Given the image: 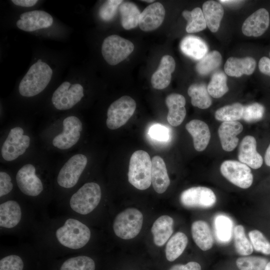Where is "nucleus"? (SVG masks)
<instances>
[{
	"mask_svg": "<svg viewBox=\"0 0 270 270\" xmlns=\"http://www.w3.org/2000/svg\"><path fill=\"white\" fill-rule=\"evenodd\" d=\"M176 62L174 58L170 55L164 56L160 61L157 70L151 78V84L154 88L162 90L170 84L172 74L174 70Z\"/></svg>",
	"mask_w": 270,
	"mask_h": 270,
	"instance_id": "nucleus-21",
	"label": "nucleus"
},
{
	"mask_svg": "<svg viewBox=\"0 0 270 270\" xmlns=\"http://www.w3.org/2000/svg\"><path fill=\"white\" fill-rule=\"evenodd\" d=\"M188 94L191 98V103L194 106L201 109L208 108L212 104V100L204 84H194L188 90Z\"/></svg>",
	"mask_w": 270,
	"mask_h": 270,
	"instance_id": "nucleus-32",
	"label": "nucleus"
},
{
	"mask_svg": "<svg viewBox=\"0 0 270 270\" xmlns=\"http://www.w3.org/2000/svg\"><path fill=\"white\" fill-rule=\"evenodd\" d=\"M94 260L86 255H78L67 258L62 264L60 270H95Z\"/></svg>",
	"mask_w": 270,
	"mask_h": 270,
	"instance_id": "nucleus-35",
	"label": "nucleus"
},
{
	"mask_svg": "<svg viewBox=\"0 0 270 270\" xmlns=\"http://www.w3.org/2000/svg\"><path fill=\"white\" fill-rule=\"evenodd\" d=\"M24 266L22 256L15 253L6 255L0 260V270H23Z\"/></svg>",
	"mask_w": 270,
	"mask_h": 270,
	"instance_id": "nucleus-43",
	"label": "nucleus"
},
{
	"mask_svg": "<svg viewBox=\"0 0 270 270\" xmlns=\"http://www.w3.org/2000/svg\"><path fill=\"white\" fill-rule=\"evenodd\" d=\"M142 223V213L136 208H128L116 216L113 230L115 234L122 239H132L140 233Z\"/></svg>",
	"mask_w": 270,
	"mask_h": 270,
	"instance_id": "nucleus-8",
	"label": "nucleus"
},
{
	"mask_svg": "<svg viewBox=\"0 0 270 270\" xmlns=\"http://www.w3.org/2000/svg\"><path fill=\"white\" fill-rule=\"evenodd\" d=\"M150 136L158 141L165 142L169 138V130L167 128L160 124L152 126L148 131Z\"/></svg>",
	"mask_w": 270,
	"mask_h": 270,
	"instance_id": "nucleus-46",
	"label": "nucleus"
},
{
	"mask_svg": "<svg viewBox=\"0 0 270 270\" xmlns=\"http://www.w3.org/2000/svg\"><path fill=\"white\" fill-rule=\"evenodd\" d=\"M256 67V62L252 57L242 58L230 57L224 64V70L229 76L240 77L243 74H252Z\"/></svg>",
	"mask_w": 270,
	"mask_h": 270,
	"instance_id": "nucleus-25",
	"label": "nucleus"
},
{
	"mask_svg": "<svg viewBox=\"0 0 270 270\" xmlns=\"http://www.w3.org/2000/svg\"><path fill=\"white\" fill-rule=\"evenodd\" d=\"M16 22L18 28L26 32H33L50 26L53 18L48 13L40 10H35L22 13Z\"/></svg>",
	"mask_w": 270,
	"mask_h": 270,
	"instance_id": "nucleus-16",
	"label": "nucleus"
},
{
	"mask_svg": "<svg viewBox=\"0 0 270 270\" xmlns=\"http://www.w3.org/2000/svg\"><path fill=\"white\" fill-rule=\"evenodd\" d=\"M238 159L253 169L261 167L263 159L256 150V142L252 136H246L241 141L238 152Z\"/></svg>",
	"mask_w": 270,
	"mask_h": 270,
	"instance_id": "nucleus-18",
	"label": "nucleus"
},
{
	"mask_svg": "<svg viewBox=\"0 0 270 270\" xmlns=\"http://www.w3.org/2000/svg\"><path fill=\"white\" fill-rule=\"evenodd\" d=\"M243 130L242 124L238 121L224 122L218 129V134L222 149L226 152L233 150L238 146L237 136Z\"/></svg>",
	"mask_w": 270,
	"mask_h": 270,
	"instance_id": "nucleus-20",
	"label": "nucleus"
},
{
	"mask_svg": "<svg viewBox=\"0 0 270 270\" xmlns=\"http://www.w3.org/2000/svg\"><path fill=\"white\" fill-rule=\"evenodd\" d=\"M191 231L192 238L200 248L206 251L212 248L214 238L206 222L202 220L194 222L192 224Z\"/></svg>",
	"mask_w": 270,
	"mask_h": 270,
	"instance_id": "nucleus-27",
	"label": "nucleus"
},
{
	"mask_svg": "<svg viewBox=\"0 0 270 270\" xmlns=\"http://www.w3.org/2000/svg\"><path fill=\"white\" fill-rule=\"evenodd\" d=\"M30 144V138L24 134L23 128L16 126L10 129L2 144L1 154L6 162H12L25 153Z\"/></svg>",
	"mask_w": 270,
	"mask_h": 270,
	"instance_id": "nucleus-11",
	"label": "nucleus"
},
{
	"mask_svg": "<svg viewBox=\"0 0 270 270\" xmlns=\"http://www.w3.org/2000/svg\"><path fill=\"white\" fill-rule=\"evenodd\" d=\"M258 68L262 73L270 76V58L262 57L258 62Z\"/></svg>",
	"mask_w": 270,
	"mask_h": 270,
	"instance_id": "nucleus-48",
	"label": "nucleus"
},
{
	"mask_svg": "<svg viewBox=\"0 0 270 270\" xmlns=\"http://www.w3.org/2000/svg\"><path fill=\"white\" fill-rule=\"evenodd\" d=\"M36 248L78 252L90 242L92 232L82 220L70 214L38 222L34 232Z\"/></svg>",
	"mask_w": 270,
	"mask_h": 270,
	"instance_id": "nucleus-1",
	"label": "nucleus"
},
{
	"mask_svg": "<svg viewBox=\"0 0 270 270\" xmlns=\"http://www.w3.org/2000/svg\"><path fill=\"white\" fill-rule=\"evenodd\" d=\"M134 44L118 35H110L104 40L102 53L105 60L111 66L125 60L134 50Z\"/></svg>",
	"mask_w": 270,
	"mask_h": 270,
	"instance_id": "nucleus-9",
	"label": "nucleus"
},
{
	"mask_svg": "<svg viewBox=\"0 0 270 270\" xmlns=\"http://www.w3.org/2000/svg\"><path fill=\"white\" fill-rule=\"evenodd\" d=\"M267 263L266 258L256 256L240 257L236 260L240 270H264Z\"/></svg>",
	"mask_w": 270,
	"mask_h": 270,
	"instance_id": "nucleus-40",
	"label": "nucleus"
},
{
	"mask_svg": "<svg viewBox=\"0 0 270 270\" xmlns=\"http://www.w3.org/2000/svg\"><path fill=\"white\" fill-rule=\"evenodd\" d=\"M174 220L168 216L159 217L153 224L151 232L154 244L158 246L164 245L173 232Z\"/></svg>",
	"mask_w": 270,
	"mask_h": 270,
	"instance_id": "nucleus-26",
	"label": "nucleus"
},
{
	"mask_svg": "<svg viewBox=\"0 0 270 270\" xmlns=\"http://www.w3.org/2000/svg\"><path fill=\"white\" fill-rule=\"evenodd\" d=\"M180 201L186 208H208L216 204V198L210 188L195 186L184 190L180 194Z\"/></svg>",
	"mask_w": 270,
	"mask_h": 270,
	"instance_id": "nucleus-15",
	"label": "nucleus"
},
{
	"mask_svg": "<svg viewBox=\"0 0 270 270\" xmlns=\"http://www.w3.org/2000/svg\"><path fill=\"white\" fill-rule=\"evenodd\" d=\"M14 188V183L10 175L6 172H0V202L6 200Z\"/></svg>",
	"mask_w": 270,
	"mask_h": 270,
	"instance_id": "nucleus-45",
	"label": "nucleus"
},
{
	"mask_svg": "<svg viewBox=\"0 0 270 270\" xmlns=\"http://www.w3.org/2000/svg\"><path fill=\"white\" fill-rule=\"evenodd\" d=\"M220 171L229 182L242 188H248L252 184L253 175L250 168L240 162L225 160L220 166Z\"/></svg>",
	"mask_w": 270,
	"mask_h": 270,
	"instance_id": "nucleus-13",
	"label": "nucleus"
},
{
	"mask_svg": "<svg viewBox=\"0 0 270 270\" xmlns=\"http://www.w3.org/2000/svg\"><path fill=\"white\" fill-rule=\"evenodd\" d=\"M151 180L154 190L158 194H162L170 184L166 164L163 159L158 156L152 159Z\"/></svg>",
	"mask_w": 270,
	"mask_h": 270,
	"instance_id": "nucleus-24",
	"label": "nucleus"
},
{
	"mask_svg": "<svg viewBox=\"0 0 270 270\" xmlns=\"http://www.w3.org/2000/svg\"><path fill=\"white\" fill-rule=\"evenodd\" d=\"M84 96L82 85L79 84H71L68 82H64L54 92L52 102L57 110H67L78 104Z\"/></svg>",
	"mask_w": 270,
	"mask_h": 270,
	"instance_id": "nucleus-14",
	"label": "nucleus"
},
{
	"mask_svg": "<svg viewBox=\"0 0 270 270\" xmlns=\"http://www.w3.org/2000/svg\"><path fill=\"white\" fill-rule=\"evenodd\" d=\"M15 182L21 194L34 204H43L41 198L44 192V184L33 164H26L20 167L16 174Z\"/></svg>",
	"mask_w": 270,
	"mask_h": 270,
	"instance_id": "nucleus-4",
	"label": "nucleus"
},
{
	"mask_svg": "<svg viewBox=\"0 0 270 270\" xmlns=\"http://www.w3.org/2000/svg\"><path fill=\"white\" fill-rule=\"evenodd\" d=\"M233 236L236 252L241 256H248L253 252L250 240L247 238L244 227L236 225L234 228Z\"/></svg>",
	"mask_w": 270,
	"mask_h": 270,
	"instance_id": "nucleus-39",
	"label": "nucleus"
},
{
	"mask_svg": "<svg viewBox=\"0 0 270 270\" xmlns=\"http://www.w3.org/2000/svg\"><path fill=\"white\" fill-rule=\"evenodd\" d=\"M270 24L268 11L261 8L250 15L244 22L242 32L246 36L258 37L264 34Z\"/></svg>",
	"mask_w": 270,
	"mask_h": 270,
	"instance_id": "nucleus-17",
	"label": "nucleus"
},
{
	"mask_svg": "<svg viewBox=\"0 0 270 270\" xmlns=\"http://www.w3.org/2000/svg\"><path fill=\"white\" fill-rule=\"evenodd\" d=\"M142 2H154V0H142Z\"/></svg>",
	"mask_w": 270,
	"mask_h": 270,
	"instance_id": "nucleus-53",
	"label": "nucleus"
},
{
	"mask_svg": "<svg viewBox=\"0 0 270 270\" xmlns=\"http://www.w3.org/2000/svg\"><path fill=\"white\" fill-rule=\"evenodd\" d=\"M168 270H202V268L198 262H190L186 264H174L171 266Z\"/></svg>",
	"mask_w": 270,
	"mask_h": 270,
	"instance_id": "nucleus-47",
	"label": "nucleus"
},
{
	"mask_svg": "<svg viewBox=\"0 0 270 270\" xmlns=\"http://www.w3.org/2000/svg\"><path fill=\"white\" fill-rule=\"evenodd\" d=\"M152 160L148 152L142 150L134 152L129 164L128 180L137 189L144 190L151 184Z\"/></svg>",
	"mask_w": 270,
	"mask_h": 270,
	"instance_id": "nucleus-6",
	"label": "nucleus"
},
{
	"mask_svg": "<svg viewBox=\"0 0 270 270\" xmlns=\"http://www.w3.org/2000/svg\"><path fill=\"white\" fill-rule=\"evenodd\" d=\"M226 74L222 71H217L212 76L207 90L210 96L214 98L222 97L228 90Z\"/></svg>",
	"mask_w": 270,
	"mask_h": 270,
	"instance_id": "nucleus-37",
	"label": "nucleus"
},
{
	"mask_svg": "<svg viewBox=\"0 0 270 270\" xmlns=\"http://www.w3.org/2000/svg\"><path fill=\"white\" fill-rule=\"evenodd\" d=\"M123 2L122 0H108L100 7L98 11L100 17L104 20H111L115 16L118 8Z\"/></svg>",
	"mask_w": 270,
	"mask_h": 270,
	"instance_id": "nucleus-44",
	"label": "nucleus"
},
{
	"mask_svg": "<svg viewBox=\"0 0 270 270\" xmlns=\"http://www.w3.org/2000/svg\"><path fill=\"white\" fill-rule=\"evenodd\" d=\"M264 106L257 102L252 103L244 106L242 118L248 122H258L264 116Z\"/></svg>",
	"mask_w": 270,
	"mask_h": 270,
	"instance_id": "nucleus-42",
	"label": "nucleus"
},
{
	"mask_svg": "<svg viewBox=\"0 0 270 270\" xmlns=\"http://www.w3.org/2000/svg\"><path fill=\"white\" fill-rule=\"evenodd\" d=\"M82 130V124L79 118L68 116L62 121V132L54 138L52 144L58 149L68 150L78 143Z\"/></svg>",
	"mask_w": 270,
	"mask_h": 270,
	"instance_id": "nucleus-12",
	"label": "nucleus"
},
{
	"mask_svg": "<svg viewBox=\"0 0 270 270\" xmlns=\"http://www.w3.org/2000/svg\"><path fill=\"white\" fill-rule=\"evenodd\" d=\"M186 128L192 137L194 149L198 152L204 150L210 139L208 124L200 120H192L186 124Z\"/></svg>",
	"mask_w": 270,
	"mask_h": 270,
	"instance_id": "nucleus-23",
	"label": "nucleus"
},
{
	"mask_svg": "<svg viewBox=\"0 0 270 270\" xmlns=\"http://www.w3.org/2000/svg\"><path fill=\"white\" fill-rule=\"evenodd\" d=\"M220 2L223 4H235L239 3L241 2H242V0H220Z\"/></svg>",
	"mask_w": 270,
	"mask_h": 270,
	"instance_id": "nucleus-51",
	"label": "nucleus"
},
{
	"mask_svg": "<svg viewBox=\"0 0 270 270\" xmlns=\"http://www.w3.org/2000/svg\"><path fill=\"white\" fill-rule=\"evenodd\" d=\"M102 197L100 186L95 182H87L68 197L63 207L67 214L82 220L98 208Z\"/></svg>",
	"mask_w": 270,
	"mask_h": 270,
	"instance_id": "nucleus-3",
	"label": "nucleus"
},
{
	"mask_svg": "<svg viewBox=\"0 0 270 270\" xmlns=\"http://www.w3.org/2000/svg\"><path fill=\"white\" fill-rule=\"evenodd\" d=\"M202 11L210 30L212 32H216L224 14L222 6L218 2L208 0L203 4Z\"/></svg>",
	"mask_w": 270,
	"mask_h": 270,
	"instance_id": "nucleus-29",
	"label": "nucleus"
},
{
	"mask_svg": "<svg viewBox=\"0 0 270 270\" xmlns=\"http://www.w3.org/2000/svg\"><path fill=\"white\" fill-rule=\"evenodd\" d=\"M264 270H270V261L266 264Z\"/></svg>",
	"mask_w": 270,
	"mask_h": 270,
	"instance_id": "nucleus-52",
	"label": "nucleus"
},
{
	"mask_svg": "<svg viewBox=\"0 0 270 270\" xmlns=\"http://www.w3.org/2000/svg\"><path fill=\"white\" fill-rule=\"evenodd\" d=\"M165 13V9L160 2H156L148 6L140 14V28L144 32L156 29L164 22Z\"/></svg>",
	"mask_w": 270,
	"mask_h": 270,
	"instance_id": "nucleus-19",
	"label": "nucleus"
},
{
	"mask_svg": "<svg viewBox=\"0 0 270 270\" xmlns=\"http://www.w3.org/2000/svg\"><path fill=\"white\" fill-rule=\"evenodd\" d=\"M87 157L78 154L71 156L58 173L56 182L58 187L65 191L76 186L86 166Z\"/></svg>",
	"mask_w": 270,
	"mask_h": 270,
	"instance_id": "nucleus-7",
	"label": "nucleus"
},
{
	"mask_svg": "<svg viewBox=\"0 0 270 270\" xmlns=\"http://www.w3.org/2000/svg\"><path fill=\"white\" fill-rule=\"evenodd\" d=\"M188 242L186 236L178 232L168 240L166 247V256L168 260L173 262L184 252Z\"/></svg>",
	"mask_w": 270,
	"mask_h": 270,
	"instance_id": "nucleus-33",
	"label": "nucleus"
},
{
	"mask_svg": "<svg viewBox=\"0 0 270 270\" xmlns=\"http://www.w3.org/2000/svg\"><path fill=\"white\" fill-rule=\"evenodd\" d=\"M216 240L220 244H227L230 240L234 230L232 220L227 216L218 214L214 220Z\"/></svg>",
	"mask_w": 270,
	"mask_h": 270,
	"instance_id": "nucleus-31",
	"label": "nucleus"
},
{
	"mask_svg": "<svg viewBox=\"0 0 270 270\" xmlns=\"http://www.w3.org/2000/svg\"><path fill=\"white\" fill-rule=\"evenodd\" d=\"M12 2L16 5L24 7H30L34 6L37 0H12Z\"/></svg>",
	"mask_w": 270,
	"mask_h": 270,
	"instance_id": "nucleus-49",
	"label": "nucleus"
},
{
	"mask_svg": "<svg viewBox=\"0 0 270 270\" xmlns=\"http://www.w3.org/2000/svg\"><path fill=\"white\" fill-rule=\"evenodd\" d=\"M136 108V102L129 96L116 100L108 109L106 126L110 130H116L124 126L133 115Z\"/></svg>",
	"mask_w": 270,
	"mask_h": 270,
	"instance_id": "nucleus-10",
	"label": "nucleus"
},
{
	"mask_svg": "<svg viewBox=\"0 0 270 270\" xmlns=\"http://www.w3.org/2000/svg\"><path fill=\"white\" fill-rule=\"evenodd\" d=\"M180 48L184 54L195 60L202 59L208 51L206 43L200 38L194 36L184 37L180 42Z\"/></svg>",
	"mask_w": 270,
	"mask_h": 270,
	"instance_id": "nucleus-28",
	"label": "nucleus"
},
{
	"mask_svg": "<svg viewBox=\"0 0 270 270\" xmlns=\"http://www.w3.org/2000/svg\"></svg>",
	"mask_w": 270,
	"mask_h": 270,
	"instance_id": "nucleus-54",
	"label": "nucleus"
},
{
	"mask_svg": "<svg viewBox=\"0 0 270 270\" xmlns=\"http://www.w3.org/2000/svg\"><path fill=\"white\" fill-rule=\"evenodd\" d=\"M119 10L121 24L124 29L129 30L138 26L141 13L134 3L123 2L119 6Z\"/></svg>",
	"mask_w": 270,
	"mask_h": 270,
	"instance_id": "nucleus-30",
	"label": "nucleus"
},
{
	"mask_svg": "<svg viewBox=\"0 0 270 270\" xmlns=\"http://www.w3.org/2000/svg\"><path fill=\"white\" fill-rule=\"evenodd\" d=\"M166 104L168 109L167 116L168 122L173 126H180L186 115L184 97L178 94H171L166 96Z\"/></svg>",
	"mask_w": 270,
	"mask_h": 270,
	"instance_id": "nucleus-22",
	"label": "nucleus"
},
{
	"mask_svg": "<svg viewBox=\"0 0 270 270\" xmlns=\"http://www.w3.org/2000/svg\"><path fill=\"white\" fill-rule=\"evenodd\" d=\"M253 249L264 254H270V242L260 230H254L248 232Z\"/></svg>",
	"mask_w": 270,
	"mask_h": 270,
	"instance_id": "nucleus-41",
	"label": "nucleus"
},
{
	"mask_svg": "<svg viewBox=\"0 0 270 270\" xmlns=\"http://www.w3.org/2000/svg\"><path fill=\"white\" fill-rule=\"evenodd\" d=\"M182 16L187 21L186 31L188 33H194L204 30L207 26L202 10L198 7L192 11H183Z\"/></svg>",
	"mask_w": 270,
	"mask_h": 270,
	"instance_id": "nucleus-34",
	"label": "nucleus"
},
{
	"mask_svg": "<svg viewBox=\"0 0 270 270\" xmlns=\"http://www.w3.org/2000/svg\"><path fill=\"white\" fill-rule=\"evenodd\" d=\"M222 60L220 54L218 51L213 50L200 60L196 64V70L201 75L208 74L220 66Z\"/></svg>",
	"mask_w": 270,
	"mask_h": 270,
	"instance_id": "nucleus-38",
	"label": "nucleus"
},
{
	"mask_svg": "<svg viewBox=\"0 0 270 270\" xmlns=\"http://www.w3.org/2000/svg\"><path fill=\"white\" fill-rule=\"evenodd\" d=\"M244 106L238 102L224 106L216 110L214 117L223 122L237 121L242 118Z\"/></svg>",
	"mask_w": 270,
	"mask_h": 270,
	"instance_id": "nucleus-36",
	"label": "nucleus"
},
{
	"mask_svg": "<svg viewBox=\"0 0 270 270\" xmlns=\"http://www.w3.org/2000/svg\"><path fill=\"white\" fill-rule=\"evenodd\" d=\"M52 70L46 62H36L32 64L21 80L18 91L21 96L32 97L42 92L49 84Z\"/></svg>",
	"mask_w": 270,
	"mask_h": 270,
	"instance_id": "nucleus-5",
	"label": "nucleus"
},
{
	"mask_svg": "<svg viewBox=\"0 0 270 270\" xmlns=\"http://www.w3.org/2000/svg\"><path fill=\"white\" fill-rule=\"evenodd\" d=\"M34 208L14 198L0 202L1 234H18L28 230L34 232L38 224L34 220Z\"/></svg>",
	"mask_w": 270,
	"mask_h": 270,
	"instance_id": "nucleus-2",
	"label": "nucleus"
},
{
	"mask_svg": "<svg viewBox=\"0 0 270 270\" xmlns=\"http://www.w3.org/2000/svg\"><path fill=\"white\" fill-rule=\"evenodd\" d=\"M264 162L266 164L270 167V144L268 147L265 153Z\"/></svg>",
	"mask_w": 270,
	"mask_h": 270,
	"instance_id": "nucleus-50",
	"label": "nucleus"
}]
</instances>
